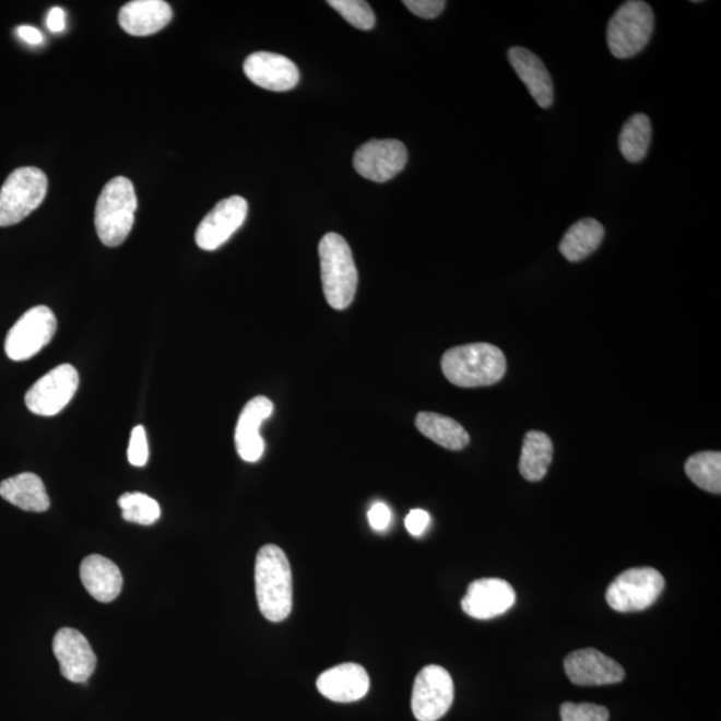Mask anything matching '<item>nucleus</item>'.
<instances>
[{
	"label": "nucleus",
	"instance_id": "obj_1",
	"mask_svg": "<svg viewBox=\"0 0 721 721\" xmlns=\"http://www.w3.org/2000/svg\"><path fill=\"white\" fill-rule=\"evenodd\" d=\"M256 593L264 618L272 623L286 620L293 608L291 564L280 546L269 544L258 552Z\"/></svg>",
	"mask_w": 721,
	"mask_h": 721
},
{
	"label": "nucleus",
	"instance_id": "obj_2",
	"mask_svg": "<svg viewBox=\"0 0 721 721\" xmlns=\"http://www.w3.org/2000/svg\"><path fill=\"white\" fill-rule=\"evenodd\" d=\"M441 368L447 380L456 387H489L503 380L507 359L501 348L480 342L449 348L442 356Z\"/></svg>",
	"mask_w": 721,
	"mask_h": 721
},
{
	"label": "nucleus",
	"instance_id": "obj_3",
	"mask_svg": "<svg viewBox=\"0 0 721 721\" xmlns=\"http://www.w3.org/2000/svg\"><path fill=\"white\" fill-rule=\"evenodd\" d=\"M324 298L335 310H344L356 297L358 272L351 246L340 234L328 233L318 246Z\"/></svg>",
	"mask_w": 721,
	"mask_h": 721
},
{
	"label": "nucleus",
	"instance_id": "obj_4",
	"mask_svg": "<svg viewBox=\"0 0 721 721\" xmlns=\"http://www.w3.org/2000/svg\"><path fill=\"white\" fill-rule=\"evenodd\" d=\"M137 206L135 189L130 179L116 177L105 186L95 206V228L102 244L117 248L128 239Z\"/></svg>",
	"mask_w": 721,
	"mask_h": 721
},
{
	"label": "nucleus",
	"instance_id": "obj_5",
	"mask_svg": "<svg viewBox=\"0 0 721 721\" xmlns=\"http://www.w3.org/2000/svg\"><path fill=\"white\" fill-rule=\"evenodd\" d=\"M654 15L642 0H629L612 15L606 27V45L612 56L628 59L645 50L652 38Z\"/></svg>",
	"mask_w": 721,
	"mask_h": 721
},
{
	"label": "nucleus",
	"instance_id": "obj_6",
	"mask_svg": "<svg viewBox=\"0 0 721 721\" xmlns=\"http://www.w3.org/2000/svg\"><path fill=\"white\" fill-rule=\"evenodd\" d=\"M47 177L38 167L12 172L0 189V227L20 224L45 201Z\"/></svg>",
	"mask_w": 721,
	"mask_h": 721
},
{
	"label": "nucleus",
	"instance_id": "obj_7",
	"mask_svg": "<svg viewBox=\"0 0 721 721\" xmlns=\"http://www.w3.org/2000/svg\"><path fill=\"white\" fill-rule=\"evenodd\" d=\"M664 587L665 580L659 570L649 567L630 568L611 582L606 589V603L616 612L645 611L657 603Z\"/></svg>",
	"mask_w": 721,
	"mask_h": 721
},
{
	"label": "nucleus",
	"instance_id": "obj_8",
	"mask_svg": "<svg viewBox=\"0 0 721 721\" xmlns=\"http://www.w3.org/2000/svg\"><path fill=\"white\" fill-rule=\"evenodd\" d=\"M57 317L47 306L39 305L24 312L5 336L4 351L12 361L33 358L50 344L57 332Z\"/></svg>",
	"mask_w": 721,
	"mask_h": 721
},
{
	"label": "nucleus",
	"instance_id": "obj_9",
	"mask_svg": "<svg viewBox=\"0 0 721 721\" xmlns=\"http://www.w3.org/2000/svg\"><path fill=\"white\" fill-rule=\"evenodd\" d=\"M78 387H80V375L74 366L59 365L28 389L24 401L28 411L36 416H57L70 404Z\"/></svg>",
	"mask_w": 721,
	"mask_h": 721
},
{
	"label": "nucleus",
	"instance_id": "obj_10",
	"mask_svg": "<svg viewBox=\"0 0 721 721\" xmlns=\"http://www.w3.org/2000/svg\"><path fill=\"white\" fill-rule=\"evenodd\" d=\"M454 685L440 665L421 670L413 685L412 711L418 721L440 720L453 705Z\"/></svg>",
	"mask_w": 721,
	"mask_h": 721
},
{
	"label": "nucleus",
	"instance_id": "obj_11",
	"mask_svg": "<svg viewBox=\"0 0 721 721\" xmlns=\"http://www.w3.org/2000/svg\"><path fill=\"white\" fill-rule=\"evenodd\" d=\"M407 164L405 144L395 140H373L354 154L353 165L361 177L383 184L404 170Z\"/></svg>",
	"mask_w": 721,
	"mask_h": 721
},
{
	"label": "nucleus",
	"instance_id": "obj_12",
	"mask_svg": "<svg viewBox=\"0 0 721 721\" xmlns=\"http://www.w3.org/2000/svg\"><path fill=\"white\" fill-rule=\"evenodd\" d=\"M248 210V202L239 196H233L216 203L212 212L204 216L197 228L198 248L206 251L220 249L245 224Z\"/></svg>",
	"mask_w": 721,
	"mask_h": 721
},
{
	"label": "nucleus",
	"instance_id": "obj_13",
	"mask_svg": "<svg viewBox=\"0 0 721 721\" xmlns=\"http://www.w3.org/2000/svg\"><path fill=\"white\" fill-rule=\"evenodd\" d=\"M52 651L60 673L71 683H86L96 669V657L88 640L74 628L59 629L52 641Z\"/></svg>",
	"mask_w": 721,
	"mask_h": 721
},
{
	"label": "nucleus",
	"instance_id": "obj_14",
	"mask_svg": "<svg viewBox=\"0 0 721 721\" xmlns=\"http://www.w3.org/2000/svg\"><path fill=\"white\" fill-rule=\"evenodd\" d=\"M564 669L569 681L581 687L617 684L625 677V671L617 661L594 648L579 649L568 654Z\"/></svg>",
	"mask_w": 721,
	"mask_h": 721
},
{
	"label": "nucleus",
	"instance_id": "obj_15",
	"mask_svg": "<svg viewBox=\"0 0 721 721\" xmlns=\"http://www.w3.org/2000/svg\"><path fill=\"white\" fill-rule=\"evenodd\" d=\"M516 603V592L508 581L501 579H480L468 587L461 601L462 611L478 620H489L504 615Z\"/></svg>",
	"mask_w": 721,
	"mask_h": 721
},
{
	"label": "nucleus",
	"instance_id": "obj_16",
	"mask_svg": "<svg viewBox=\"0 0 721 721\" xmlns=\"http://www.w3.org/2000/svg\"><path fill=\"white\" fill-rule=\"evenodd\" d=\"M244 71L249 80L270 92H288L299 82V70L280 54L260 51L246 58Z\"/></svg>",
	"mask_w": 721,
	"mask_h": 721
},
{
	"label": "nucleus",
	"instance_id": "obj_17",
	"mask_svg": "<svg viewBox=\"0 0 721 721\" xmlns=\"http://www.w3.org/2000/svg\"><path fill=\"white\" fill-rule=\"evenodd\" d=\"M274 411L273 402L268 397L258 395L250 400L240 412L236 436L237 452L246 462L261 460L264 452V441L260 435L263 421H267Z\"/></svg>",
	"mask_w": 721,
	"mask_h": 721
},
{
	"label": "nucleus",
	"instance_id": "obj_18",
	"mask_svg": "<svg viewBox=\"0 0 721 721\" xmlns=\"http://www.w3.org/2000/svg\"><path fill=\"white\" fill-rule=\"evenodd\" d=\"M370 678L364 666L345 663L321 673L317 688L327 699L335 702H353L368 694Z\"/></svg>",
	"mask_w": 721,
	"mask_h": 721
},
{
	"label": "nucleus",
	"instance_id": "obj_19",
	"mask_svg": "<svg viewBox=\"0 0 721 721\" xmlns=\"http://www.w3.org/2000/svg\"><path fill=\"white\" fill-rule=\"evenodd\" d=\"M508 60L516 74L531 93L532 98L541 108H549L555 101V88L548 69L536 54L524 47H510Z\"/></svg>",
	"mask_w": 721,
	"mask_h": 721
},
{
	"label": "nucleus",
	"instance_id": "obj_20",
	"mask_svg": "<svg viewBox=\"0 0 721 721\" xmlns=\"http://www.w3.org/2000/svg\"><path fill=\"white\" fill-rule=\"evenodd\" d=\"M173 20L170 4L162 0H132L119 11L118 21L126 33L149 36L164 29Z\"/></svg>",
	"mask_w": 721,
	"mask_h": 721
},
{
	"label": "nucleus",
	"instance_id": "obj_21",
	"mask_svg": "<svg viewBox=\"0 0 721 721\" xmlns=\"http://www.w3.org/2000/svg\"><path fill=\"white\" fill-rule=\"evenodd\" d=\"M81 580L92 598L111 603L123 587V576L116 564L101 555H92L81 564Z\"/></svg>",
	"mask_w": 721,
	"mask_h": 721
},
{
	"label": "nucleus",
	"instance_id": "obj_22",
	"mask_svg": "<svg viewBox=\"0 0 721 721\" xmlns=\"http://www.w3.org/2000/svg\"><path fill=\"white\" fill-rule=\"evenodd\" d=\"M0 496L26 512L42 513L50 508L44 481L34 473H21L2 481Z\"/></svg>",
	"mask_w": 721,
	"mask_h": 721
},
{
	"label": "nucleus",
	"instance_id": "obj_23",
	"mask_svg": "<svg viewBox=\"0 0 721 721\" xmlns=\"http://www.w3.org/2000/svg\"><path fill=\"white\" fill-rule=\"evenodd\" d=\"M604 236V226L598 220L582 218L564 234L558 249L569 262H580L599 249Z\"/></svg>",
	"mask_w": 721,
	"mask_h": 721
},
{
	"label": "nucleus",
	"instance_id": "obj_24",
	"mask_svg": "<svg viewBox=\"0 0 721 721\" xmlns=\"http://www.w3.org/2000/svg\"><path fill=\"white\" fill-rule=\"evenodd\" d=\"M416 426L425 437L449 450L464 449L471 442L464 426L442 414L421 412L416 417Z\"/></svg>",
	"mask_w": 721,
	"mask_h": 721
},
{
	"label": "nucleus",
	"instance_id": "obj_25",
	"mask_svg": "<svg viewBox=\"0 0 721 721\" xmlns=\"http://www.w3.org/2000/svg\"><path fill=\"white\" fill-rule=\"evenodd\" d=\"M553 460V442L543 432L527 433L520 457L521 476L531 483L541 481L548 473Z\"/></svg>",
	"mask_w": 721,
	"mask_h": 721
},
{
	"label": "nucleus",
	"instance_id": "obj_26",
	"mask_svg": "<svg viewBox=\"0 0 721 721\" xmlns=\"http://www.w3.org/2000/svg\"><path fill=\"white\" fill-rule=\"evenodd\" d=\"M652 141V123L646 114H635L623 126L618 137V147L630 164H639L646 158Z\"/></svg>",
	"mask_w": 721,
	"mask_h": 721
},
{
	"label": "nucleus",
	"instance_id": "obj_27",
	"mask_svg": "<svg viewBox=\"0 0 721 721\" xmlns=\"http://www.w3.org/2000/svg\"><path fill=\"white\" fill-rule=\"evenodd\" d=\"M685 473L700 489L720 495L721 453L701 452L690 456L685 462Z\"/></svg>",
	"mask_w": 721,
	"mask_h": 721
},
{
	"label": "nucleus",
	"instance_id": "obj_28",
	"mask_svg": "<svg viewBox=\"0 0 721 721\" xmlns=\"http://www.w3.org/2000/svg\"><path fill=\"white\" fill-rule=\"evenodd\" d=\"M119 508L126 521L140 525H153L161 517L159 504L144 493H125L119 497Z\"/></svg>",
	"mask_w": 721,
	"mask_h": 721
},
{
	"label": "nucleus",
	"instance_id": "obj_29",
	"mask_svg": "<svg viewBox=\"0 0 721 721\" xmlns=\"http://www.w3.org/2000/svg\"><path fill=\"white\" fill-rule=\"evenodd\" d=\"M330 8L339 12L352 26L369 32L376 24V15L370 4L364 0H330Z\"/></svg>",
	"mask_w": 721,
	"mask_h": 721
},
{
	"label": "nucleus",
	"instance_id": "obj_30",
	"mask_svg": "<svg viewBox=\"0 0 721 721\" xmlns=\"http://www.w3.org/2000/svg\"><path fill=\"white\" fill-rule=\"evenodd\" d=\"M562 721H608L610 711L603 706L591 702H564L560 708Z\"/></svg>",
	"mask_w": 721,
	"mask_h": 721
},
{
	"label": "nucleus",
	"instance_id": "obj_31",
	"mask_svg": "<svg viewBox=\"0 0 721 721\" xmlns=\"http://www.w3.org/2000/svg\"><path fill=\"white\" fill-rule=\"evenodd\" d=\"M128 457L131 465L141 468L147 464L149 445L146 430L143 426H135L131 432Z\"/></svg>",
	"mask_w": 721,
	"mask_h": 721
},
{
	"label": "nucleus",
	"instance_id": "obj_32",
	"mask_svg": "<svg viewBox=\"0 0 721 721\" xmlns=\"http://www.w3.org/2000/svg\"><path fill=\"white\" fill-rule=\"evenodd\" d=\"M404 4L409 11L423 20H435L441 15L447 2L444 0H405Z\"/></svg>",
	"mask_w": 721,
	"mask_h": 721
},
{
	"label": "nucleus",
	"instance_id": "obj_33",
	"mask_svg": "<svg viewBox=\"0 0 721 721\" xmlns=\"http://www.w3.org/2000/svg\"><path fill=\"white\" fill-rule=\"evenodd\" d=\"M430 516L426 510L413 509L405 519V527L407 532L414 537H419L428 529Z\"/></svg>",
	"mask_w": 721,
	"mask_h": 721
},
{
	"label": "nucleus",
	"instance_id": "obj_34",
	"mask_svg": "<svg viewBox=\"0 0 721 721\" xmlns=\"http://www.w3.org/2000/svg\"><path fill=\"white\" fill-rule=\"evenodd\" d=\"M368 517L370 527L378 532L387 531L390 521H392V512H390L388 505L383 503H376L373 505Z\"/></svg>",
	"mask_w": 721,
	"mask_h": 721
},
{
	"label": "nucleus",
	"instance_id": "obj_35",
	"mask_svg": "<svg viewBox=\"0 0 721 721\" xmlns=\"http://www.w3.org/2000/svg\"><path fill=\"white\" fill-rule=\"evenodd\" d=\"M47 27L51 33H62L66 27V14L60 8H52L47 15Z\"/></svg>",
	"mask_w": 721,
	"mask_h": 721
},
{
	"label": "nucleus",
	"instance_id": "obj_36",
	"mask_svg": "<svg viewBox=\"0 0 721 721\" xmlns=\"http://www.w3.org/2000/svg\"><path fill=\"white\" fill-rule=\"evenodd\" d=\"M17 36L28 45H40L44 42V35L39 32L38 28L33 26H20L16 29Z\"/></svg>",
	"mask_w": 721,
	"mask_h": 721
}]
</instances>
